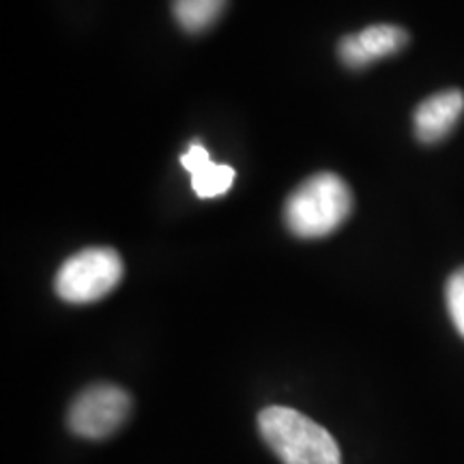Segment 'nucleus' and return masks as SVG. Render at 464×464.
Masks as SVG:
<instances>
[{"instance_id": "obj_3", "label": "nucleus", "mask_w": 464, "mask_h": 464, "mask_svg": "<svg viewBox=\"0 0 464 464\" xmlns=\"http://www.w3.org/2000/svg\"><path fill=\"white\" fill-rule=\"evenodd\" d=\"M123 274V258L116 249L86 247L61 265L54 277V290L65 304H95L119 286Z\"/></svg>"}, {"instance_id": "obj_2", "label": "nucleus", "mask_w": 464, "mask_h": 464, "mask_svg": "<svg viewBox=\"0 0 464 464\" xmlns=\"http://www.w3.org/2000/svg\"><path fill=\"white\" fill-rule=\"evenodd\" d=\"M353 211V191L334 172L305 179L284 205V222L299 239H321L346 222Z\"/></svg>"}, {"instance_id": "obj_5", "label": "nucleus", "mask_w": 464, "mask_h": 464, "mask_svg": "<svg viewBox=\"0 0 464 464\" xmlns=\"http://www.w3.org/2000/svg\"><path fill=\"white\" fill-rule=\"evenodd\" d=\"M409 44V33L393 24H374L355 34L340 39L338 54L346 67L363 69L381 58L402 52Z\"/></svg>"}, {"instance_id": "obj_6", "label": "nucleus", "mask_w": 464, "mask_h": 464, "mask_svg": "<svg viewBox=\"0 0 464 464\" xmlns=\"http://www.w3.org/2000/svg\"><path fill=\"white\" fill-rule=\"evenodd\" d=\"M464 112V92L458 89L440 91L417 106L413 127L417 140L423 144L440 142L450 136Z\"/></svg>"}, {"instance_id": "obj_7", "label": "nucleus", "mask_w": 464, "mask_h": 464, "mask_svg": "<svg viewBox=\"0 0 464 464\" xmlns=\"http://www.w3.org/2000/svg\"><path fill=\"white\" fill-rule=\"evenodd\" d=\"M181 166L189 172L191 189L202 200L218 198L235 183V168L228 164H216L208 158V150L202 142H191L189 149L181 155Z\"/></svg>"}, {"instance_id": "obj_8", "label": "nucleus", "mask_w": 464, "mask_h": 464, "mask_svg": "<svg viewBox=\"0 0 464 464\" xmlns=\"http://www.w3.org/2000/svg\"><path fill=\"white\" fill-rule=\"evenodd\" d=\"M226 3L228 0H172V14L183 31L196 34L216 24Z\"/></svg>"}, {"instance_id": "obj_4", "label": "nucleus", "mask_w": 464, "mask_h": 464, "mask_svg": "<svg viewBox=\"0 0 464 464\" xmlns=\"http://www.w3.org/2000/svg\"><path fill=\"white\" fill-rule=\"evenodd\" d=\"M131 406V396L123 387L112 382H95L75 396L69 406L67 426L80 439H110L130 420Z\"/></svg>"}, {"instance_id": "obj_9", "label": "nucleus", "mask_w": 464, "mask_h": 464, "mask_svg": "<svg viewBox=\"0 0 464 464\" xmlns=\"http://www.w3.org/2000/svg\"><path fill=\"white\" fill-rule=\"evenodd\" d=\"M445 304L456 332L464 338V266L456 269L445 284Z\"/></svg>"}, {"instance_id": "obj_1", "label": "nucleus", "mask_w": 464, "mask_h": 464, "mask_svg": "<svg viewBox=\"0 0 464 464\" xmlns=\"http://www.w3.org/2000/svg\"><path fill=\"white\" fill-rule=\"evenodd\" d=\"M258 432L282 464H342L340 445L327 428L290 406H266Z\"/></svg>"}]
</instances>
